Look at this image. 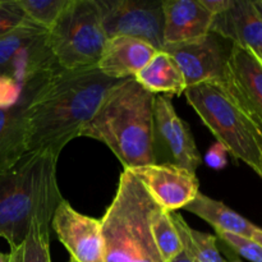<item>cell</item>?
<instances>
[{"label": "cell", "mask_w": 262, "mask_h": 262, "mask_svg": "<svg viewBox=\"0 0 262 262\" xmlns=\"http://www.w3.org/2000/svg\"><path fill=\"white\" fill-rule=\"evenodd\" d=\"M51 219L35 217L26 239L17 247L10 248L15 262H51L50 256Z\"/></svg>", "instance_id": "obj_21"}, {"label": "cell", "mask_w": 262, "mask_h": 262, "mask_svg": "<svg viewBox=\"0 0 262 262\" xmlns=\"http://www.w3.org/2000/svg\"><path fill=\"white\" fill-rule=\"evenodd\" d=\"M69 0H18L26 18L36 26L50 30Z\"/></svg>", "instance_id": "obj_23"}, {"label": "cell", "mask_w": 262, "mask_h": 262, "mask_svg": "<svg viewBox=\"0 0 262 262\" xmlns=\"http://www.w3.org/2000/svg\"><path fill=\"white\" fill-rule=\"evenodd\" d=\"M233 43L216 33L183 43L164 45L184 77L187 87L210 81H222Z\"/></svg>", "instance_id": "obj_10"}, {"label": "cell", "mask_w": 262, "mask_h": 262, "mask_svg": "<svg viewBox=\"0 0 262 262\" xmlns=\"http://www.w3.org/2000/svg\"><path fill=\"white\" fill-rule=\"evenodd\" d=\"M187 101L228 152L262 176V137L222 81L187 87Z\"/></svg>", "instance_id": "obj_5"}, {"label": "cell", "mask_w": 262, "mask_h": 262, "mask_svg": "<svg viewBox=\"0 0 262 262\" xmlns=\"http://www.w3.org/2000/svg\"><path fill=\"white\" fill-rule=\"evenodd\" d=\"M154 101L155 95L135 78L120 79L84 125L81 137L104 143L124 170L155 164Z\"/></svg>", "instance_id": "obj_2"}, {"label": "cell", "mask_w": 262, "mask_h": 262, "mask_svg": "<svg viewBox=\"0 0 262 262\" xmlns=\"http://www.w3.org/2000/svg\"><path fill=\"white\" fill-rule=\"evenodd\" d=\"M158 206L135 174L123 170L100 220L106 262H164L151 232V215Z\"/></svg>", "instance_id": "obj_4"}, {"label": "cell", "mask_w": 262, "mask_h": 262, "mask_svg": "<svg viewBox=\"0 0 262 262\" xmlns=\"http://www.w3.org/2000/svg\"><path fill=\"white\" fill-rule=\"evenodd\" d=\"M158 51L150 43L138 38L115 36L107 38L96 68L117 81L135 78Z\"/></svg>", "instance_id": "obj_16"}, {"label": "cell", "mask_w": 262, "mask_h": 262, "mask_svg": "<svg viewBox=\"0 0 262 262\" xmlns=\"http://www.w3.org/2000/svg\"><path fill=\"white\" fill-rule=\"evenodd\" d=\"M106 41L96 0H69L48 31L49 48L64 71L96 67Z\"/></svg>", "instance_id": "obj_6"}, {"label": "cell", "mask_w": 262, "mask_h": 262, "mask_svg": "<svg viewBox=\"0 0 262 262\" xmlns=\"http://www.w3.org/2000/svg\"><path fill=\"white\" fill-rule=\"evenodd\" d=\"M151 232L164 262H171L179 253L183 252V246L170 211H166L160 206L156 207L151 215Z\"/></svg>", "instance_id": "obj_22"}, {"label": "cell", "mask_w": 262, "mask_h": 262, "mask_svg": "<svg viewBox=\"0 0 262 262\" xmlns=\"http://www.w3.org/2000/svg\"><path fill=\"white\" fill-rule=\"evenodd\" d=\"M171 219L178 230L183 252L193 262H227L217 247L216 235L200 232L188 225L182 215L171 212Z\"/></svg>", "instance_id": "obj_20"}, {"label": "cell", "mask_w": 262, "mask_h": 262, "mask_svg": "<svg viewBox=\"0 0 262 262\" xmlns=\"http://www.w3.org/2000/svg\"><path fill=\"white\" fill-rule=\"evenodd\" d=\"M9 261H10V255H9V253L0 252V262H9Z\"/></svg>", "instance_id": "obj_32"}, {"label": "cell", "mask_w": 262, "mask_h": 262, "mask_svg": "<svg viewBox=\"0 0 262 262\" xmlns=\"http://www.w3.org/2000/svg\"><path fill=\"white\" fill-rule=\"evenodd\" d=\"M56 68L45 28L28 20L0 37V76L25 86L38 74Z\"/></svg>", "instance_id": "obj_7"}, {"label": "cell", "mask_w": 262, "mask_h": 262, "mask_svg": "<svg viewBox=\"0 0 262 262\" xmlns=\"http://www.w3.org/2000/svg\"><path fill=\"white\" fill-rule=\"evenodd\" d=\"M260 135H261V137H262V132H260Z\"/></svg>", "instance_id": "obj_36"}, {"label": "cell", "mask_w": 262, "mask_h": 262, "mask_svg": "<svg viewBox=\"0 0 262 262\" xmlns=\"http://www.w3.org/2000/svg\"><path fill=\"white\" fill-rule=\"evenodd\" d=\"M217 241L224 243L225 246L233 250L241 257L251 262H262V247L252 238L242 237V235L233 234L227 232H215Z\"/></svg>", "instance_id": "obj_24"}, {"label": "cell", "mask_w": 262, "mask_h": 262, "mask_svg": "<svg viewBox=\"0 0 262 262\" xmlns=\"http://www.w3.org/2000/svg\"><path fill=\"white\" fill-rule=\"evenodd\" d=\"M96 67L74 71L59 68L42 87L32 105L27 125V152L63 148L81 137L109 90L117 83Z\"/></svg>", "instance_id": "obj_1"}, {"label": "cell", "mask_w": 262, "mask_h": 262, "mask_svg": "<svg viewBox=\"0 0 262 262\" xmlns=\"http://www.w3.org/2000/svg\"><path fill=\"white\" fill-rule=\"evenodd\" d=\"M155 164L174 165L196 174L202 156L189 125L176 112L170 96L155 95L154 101Z\"/></svg>", "instance_id": "obj_8"}, {"label": "cell", "mask_w": 262, "mask_h": 262, "mask_svg": "<svg viewBox=\"0 0 262 262\" xmlns=\"http://www.w3.org/2000/svg\"><path fill=\"white\" fill-rule=\"evenodd\" d=\"M211 32L233 45L262 49V18L252 0H234L229 9L214 17Z\"/></svg>", "instance_id": "obj_17"}, {"label": "cell", "mask_w": 262, "mask_h": 262, "mask_svg": "<svg viewBox=\"0 0 262 262\" xmlns=\"http://www.w3.org/2000/svg\"><path fill=\"white\" fill-rule=\"evenodd\" d=\"M261 178H262V176H261Z\"/></svg>", "instance_id": "obj_37"}, {"label": "cell", "mask_w": 262, "mask_h": 262, "mask_svg": "<svg viewBox=\"0 0 262 262\" xmlns=\"http://www.w3.org/2000/svg\"><path fill=\"white\" fill-rule=\"evenodd\" d=\"M28 22L18 0H0V37Z\"/></svg>", "instance_id": "obj_25"}, {"label": "cell", "mask_w": 262, "mask_h": 262, "mask_svg": "<svg viewBox=\"0 0 262 262\" xmlns=\"http://www.w3.org/2000/svg\"><path fill=\"white\" fill-rule=\"evenodd\" d=\"M9 255H10V253H9ZM9 262H15V261H14V258L12 257V255H10V261H9Z\"/></svg>", "instance_id": "obj_34"}, {"label": "cell", "mask_w": 262, "mask_h": 262, "mask_svg": "<svg viewBox=\"0 0 262 262\" xmlns=\"http://www.w3.org/2000/svg\"><path fill=\"white\" fill-rule=\"evenodd\" d=\"M23 86L7 76H0V109L12 107L22 97Z\"/></svg>", "instance_id": "obj_26"}, {"label": "cell", "mask_w": 262, "mask_h": 262, "mask_svg": "<svg viewBox=\"0 0 262 262\" xmlns=\"http://www.w3.org/2000/svg\"><path fill=\"white\" fill-rule=\"evenodd\" d=\"M107 38H138L160 51L164 48L163 2L96 0Z\"/></svg>", "instance_id": "obj_9"}, {"label": "cell", "mask_w": 262, "mask_h": 262, "mask_svg": "<svg viewBox=\"0 0 262 262\" xmlns=\"http://www.w3.org/2000/svg\"><path fill=\"white\" fill-rule=\"evenodd\" d=\"M234 0H200V3L202 4V7L212 14L214 17L222 14L225 10L229 9L233 5Z\"/></svg>", "instance_id": "obj_28"}, {"label": "cell", "mask_w": 262, "mask_h": 262, "mask_svg": "<svg viewBox=\"0 0 262 262\" xmlns=\"http://www.w3.org/2000/svg\"><path fill=\"white\" fill-rule=\"evenodd\" d=\"M156 204L166 211L184 209L200 193L196 174L174 165L151 164L130 169Z\"/></svg>", "instance_id": "obj_14"}, {"label": "cell", "mask_w": 262, "mask_h": 262, "mask_svg": "<svg viewBox=\"0 0 262 262\" xmlns=\"http://www.w3.org/2000/svg\"><path fill=\"white\" fill-rule=\"evenodd\" d=\"M171 262H193V261H192L191 258H189L188 256L186 255V253L182 252V253H179V255L177 256V257L174 258V260Z\"/></svg>", "instance_id": "obj_30"}, {"label": "cell", "mask_w": 262, "mask_h": 262, "mask_svg": "<svg viewBox=\"0 0 262 262\" xmlns=\"http://www.w3.org/2000/svg\"><path fill=\"white\" fill-rule=\"evenodd\" d=\"M184 210L209 223L215 232L219 230L252 238L253 232L257 228L250 220L228 207L224 202L211 199L201 192L184 207Z\"/></svg>", "instance_id": "obj_19"}, {"label": "cell", "mask_w": 262, "mask_h": 262, "mask_svg": "<svg viewBox=\"0 0 262 262\" xmlns=\"http://www.w3.org/2000/svg\"><path fill=\"white\" fill-rule=\"evenodd\" d=\"M58 69L41 73L28 81L23 86L19 101L12 107L0 109V170L9 168L27 154V125L32 105L46 82Z\"/></svg>", "instance_id": "obj_13"}, {"label": "cell", "mask_w": 262, "mask_h": 262, "mask_svg": "<svg viewBox=\"0 0 262 262\" xmlns=\"http://www.w3.org/2000/svg\"><path fill=\"white\" fill-rule=\"evenodd\" d=\"M58 155L27 152L0 170V237L10 248L26 239L35 217L51 219L63 200L56 179Z\"/></svg>", "instance_id": "obj_3"}, {"label": "cell", "mask_w": 262, "mask_h": 262, "mask_svg": "<svg viewBox=\"0 0 262 262\" xmlns=\"http://www.w3.org/2000/svg\"><path fill=\"white\" fill-rule=\"evenodd\" d=\"M135 79L148 92L165 96H181L187 89L186 81L174 59L160 50L135 76Z\"/></svg>", "instance_id": "obj_18"}, {"label": "cell", "mask_w": 262, "mask_h": 262, "mask_svg": "<svg viewBox=\"0 0 262 262\" xmlns=\"http://www.w3.org/2000/svg\"><path fill=\"white\" fill-rule=\"evenodd\" d=\"M252 2H253V5H255L256 10H257L258 14H260L262 18V0H252Z\"/></svg>", "instance_id": "obj_31"}, {"label": "cell", "mask_w": 262, "mask_h": 262, "mask_svg": "<svg viewBox=\"0 0 262 262\" xmlns=\"http://www.w3.org/2000/svg\"><path fill=\"white\" fill-rule=\"evenodd\" d=\"M228 150L225 148L224 145H222L220 142L215 141L207 151L205 152L204 163L206 164L209 168L214 169V170H223L225 166L228 165Z\"/></svg>", "instance_id": "obj_27"}, {"label": "cell", "mask_w": 262, "mask_h": 262, "mask_svg": "<svg viewBox=\"0 0 262 262\" xmlns=\"http://www.w3.org/2000/svg\"><path fill=\"white\" fill-rule=\"evenodd\" d=\"M252 53L255 54L256 58L260 60V63L262 64V49H258V50H252Z\"/></svg>", "instance_id": "obj_33"}, {"label": "cell", "mask_w": 262, "mask_h": 262, "mask_svg": "<svg viewBox=\"0 0 262 262\" xmlns=\"http://www.w3.org/2000/svg\"><path fill=\"white\" fill-rule=\"evenodd\" d=\"M222 83L262 132V64L251 49L233 45Z\"/></svg>", "instance_id": "obj_12"}, {"label": "cell", "mask_w": 262, "mask_h": 262, "mask_svg": "<svg viewBox=\"0 0 262 262\" xmlns=\"http://www.w3.org/2000/svg\"><path fill=\"white\" fill-rule=\"evenodd\" d=\"M69 262H76V261H73V260H72V258H71V260H69Z\"/></svg>", "instance_id": "obj_35"}, {"label": "cell", "mask_w": 262, "mask_h": 262, "mask_svg": "<svg viewBox=\"0 0 262 262\" xmlns=\"http://www.w3.org/2000/svg\"><path fill=\"white\" fill-rule=\"evenodd\" d=\"M252 239L255 241V242H257L258 245L262 247V229L261 228H258V227L256 228V230L253 232V234H252Z\"/></svg>", "instance_id": "obj_29"}, {"label": "cell", "mask_w": 262, "mask_h": 262, "mask_svg": "<svg viewBox=\"0 0 262 262\" xmlns=\"http://www.w3.org/2000/svg\"><path fill=\"white\" fill-rule=\"evenodd\" d=\"M56 238L76 262H106L101 222L77 211L61 200L51 217Z\"/></svg>", "instance_id": "obj_11"}, {"label": "cell", "mask_w": 262, "mask_h": 262, "mask_svg": "<svg viewBox=\"0 0 262 262\" xmlns=\"http://www.w3.org/2000/svg\"><path fill=\"white\" fill-rule=\"evenodd\" d=\"M164 45L199 40L211 32L214 15L200 0H163Z\"/></svg>", "instance_id": "obj_15"}]
</instances>
